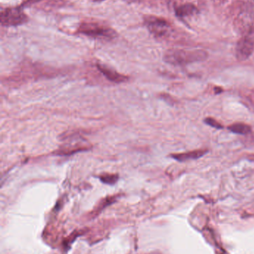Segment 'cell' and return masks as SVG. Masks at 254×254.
Listing matches in <instances>:
<instances>
[{
  "mask_svg": "<svg viewBox=\"0 0 254 254\" xmlns=\"http://www.w3.org/2000/svg\"><path fill=\"white\" fill-rule=\"evenodd\" d=\"M208 58V53L202 49H169L164 54L166 63L175 66L189 65L194 63L202 62Z\"/></svg>",
  "mask_w": 254,
  "mask_h": 254,
  "instance_id": "1",
  "label": "cell"
},
{
  "mask_svg": "<svg viewBox=\"0 0 254 254\" xmlns=\"http://www.w3.org/2000/svg\"><path fill=\"white\" fill-rule=\"evenodd\" d=\"M236 27L243 34H254V1L243 4L235 18Z\"/></svg>",
  "mask_w": 254,
  "mask_h": 254,
  "instance_id": "2",
  "label": "cell"
},
{
  "mask_svg": "<svg viewBox=\"0 0 254 254\" xmlns=\"http://www.w3.org/2000/svg\"><path fill=\"white\" fill-rule=\"evenodd\" d=\"M79 34L94 39L112 40L117 35L116 31L110 27L94 22H83L78 28Z\"/></svg>",
  "mask_w": 254,
  "mask_h": 254,
  "instance_id": "3",
  "label": "cell"
},
{
  "mask_svg": "<svg viewBox=\"0 0 254 254\" xmlns=\"http://www.w3.org/2000/svg\"><path fill=\"white\" fill-rule=\"evenodd\" d=\"M145 25L147 27L149 32L158 38L167 37L172 31V28L169 22L163 18L157 16L146 17L145 19Z\"/></svg>",
  "mask_w": 254,
  "mask_h": 254,
  "instance_id": "4",
  "label": "cell"
},
{
  "mask_svg": "<svg viewBox=\"0 0 254 254\" xmlns=\"http://www.w3.org/2000/svg\"><path fill=\"white\" fill-rule=\"evenodd\" d=\"M28 21V16L20 7L5 8L1 12V23L4 26H17Z\"/></svg>",
  "mask_w": 254,
  "mask_h": 254,
  "instance_id": "5",
  "label": "cell"
},
{
  "mask_svg": "<svg viewBox=\"0 0 254 254\" xmlns=\"http://www.w3.org/2000/svg\"><path fill=\"white\" fill-rule=\"evenodd\" d=\"M254 52V34L243 35L237 42L236 56L240 61L249 59Z\"/></svg>",
  "mask_w": 254,
  "mask_h": 254,
  "instance_id": "6",
  "label": "cell"
},
{
  "mask_svg": "<svg viewBox=\"0 0 254 254\" xmlns=\"http://www.w3.org/2000/svg\"><path fill=\"white\" fill-rule=\"evenodd\" d=\"M175 15L181 19L194 16L198 13V9L195 4L186 3L175 7Z\"/></svg>",
  "mask_w": 254,
  "mask_h": 254,
  "instance_id": "7",
  "label": "cell"
},
{
  "mask_svg": "<svg viewBox=\"0 0 254 254\" xmlns=\"http://www.w3.org/2000/svg\"><path fill=\"white\" fill-rule=\"evenodd\" d=\"M206 149H198V150L192 151V152H183V153L173 154L171 158L178 161H186L189 160H195L201 158L207 153Z\"/></svg>",
  "mask_w": 254,
  "mask_h": 254,
  "instance_id": "8",
  "label": "cell"
},
{
  "mask_svg": "<svg viewBox=\"0 0 254 254\" xmlns=\"http://www.w3.org/2000/svg\"><path fill=\"white\" fill-rule=\"evenodd\" d=\"M98 68L110 81L119 83L127 80V77L125 76L119 74V73L116 72V71H113V70L110 69V68H107L104 65H98Z\"/></svg>",
  "mask_w": 254,
  "mask_h": 254,
  "instance_id": "9",
  "label": "cell"
},
{
  "mask_svg": "<svg viewBox=\"0 0 254 254\" xmlns=\"http://www.w3.org/2000/svg\"><path fill=\"white\" fill-rule=\"evenodd\" d=\"M230 131L235 134H243V135H247L252 132V128L249 125L244 123H235L231 125L229 127Z\"/></svg>",
  "mask_w": 254,
  "mask_h": 254,
  "instance_id": "10",
  "label": "cell"
},
{
  "mask_svg": "<svg viewBox=\"0 0 254 254\" xmlns=\"http://www.w3.org/2000/svg\"><path fill=\"white\" fill-rule=\"evenodd\" d=\"M118 179H119V176L117 175H103L100 177V180L104 183L107 184V185H113L117 182Z\"/></svg>",
  "mask_w": 254,
  "mask_h": 254,
  "instance_id": "11",
  "label": "cell"
},
{
  "mask_svg": "<svg viewBox=\"0 0 254 254\" xmlns=\"http://www.w3.org/2000/svg\"><path fill=\"white\" fill-rule=\"evenodd\" d=\"M204 122H205V124H207V125L213 127V128H219V129L223 128V126H222L221 124H219L217 121L215 120L214 119H212V118H207V119L204 120Z\"/></svg>",
  "mask_w": 254,
  "mask_h": 254,
  "instance_id": "12",
  "label": "cell"
},
{
  "mask_svg": "<svg viewBox=\"0 0 254 254\" xmlns=\"http://www.w3.org/2000/svg\"><path fill=\"white\" fill-rule=\"evenodd\" d=\"M124 1H126V2L130 3H137V2H140V1H141L142 0H124Z\"/></svg>",
  "mask_w": 254,
  "mask_h": 254,
  "instance_id": "13",
  "label": "cell"
},
{
  "mask_svg": "<svg viewBox=\"0 0 254 254\" xmlns=\"http://www.w3.org/2000/svg\"><path fill=\"white\" fill-rule=\"evenodd\" d=\"M249 159L252 160V161H254V155H250V156L249 157Z\"/></svg>",
  "mask_w": 254,
  "mask_h": 254,
  "instance_id": "14",
  "label": "cell"
},
{
  "mask_svg": "<svg viewBox=\"0 0 254 254\" xmlns=\"http://www.w3.org/2000/svg\"><path fill=\"white\" fill-rule=\"evenodd\" d=\"M95 2H101V1H104V0H94Z\"/></svg>",
  "mask_w": 254,
  "mask_h": 254,
  "instance_id": "15",
  "label": "cell"
},
{
  "mask_svg": "<svg viewBox=\"0 0 254 254\" xmlns=\"http://www.w3.org/2000/svg\"><path fill=\"white\" fill-rule=\"evenodd\" d=\"M252 140H253V141H254V135L252 136Z\"/></svg>",
  "mask_w": 254,
  "mask_h": 254,
  "instance_id": "16",
  "label": "cell"
}]
</instances>
